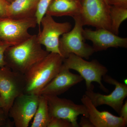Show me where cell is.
<instances>
[{
    "label": "cell",
    "instance_id": "1",
    "mask_svg": "<svg viewBox=\"0 0 127 127\" xmlns=\"http://www.w3.org/2000/svg\"><path fill=\"white\" fill-rule=\"evenodd\" d=\"M37 35L7 48L4 53L6 66L12 71L25 74L50 53L42 47Z\"/></svg>",
    "mask_w": 127,
    "mask_h": 127
},
{
    "label": "cell",
    "instance_id": "2",
    "mask_svg": "<svg viewBox=\"0 0 127 127\" xmlns=\"http://www.w3.org/2000/svg\"><path fill=\"white\" fill-rule=\"evenodd\" d=\"M64 59L59 54L50 53L30 68L24 74L26 86L24 93L38 95L59 72Z\"/></svg>",
    "mask_w": 127,
    "mask_h": 127
},
{
    "label": "cell",
    "instance_id": "3",
    "mask_svg": "<svg viewBox=\"0 0 127 127\" xmlns=\"http://www.w3.org/2000/svg\"><path fill=\"white\" fill-rule=\"evenodd\" d=\"M74 27L62 35L59 40V49L61 56L66 58L70 54L88 59L95 52L92 46L85 42L83 34V27L80 15L73 17Z\"/></svg>",
    "mask_w": 127,
    "mask_h": 127
},
{
    "label": "cell",
    "instance_id": "4",
    "mask_svg": "<svg viewBox=\"0 0 127 127\" xmlns=\"http://www.w3.org/2000/svg\"><path fill=\"white\" fill-rule=\"evenodd\" d=\"M63 64L70 70L77 71L86 82L87 91L93 90V82H96L100 85V88L108 93V90L102 82L103 77L106 75L108 69L97 60L88 61L82 58L71 54L67 58H64Z\"/></svg>",
    "mask_w": 127,
    "mask_h": 127
},
{
    "label": "cell",
    "instance_id": "5",
    "mask_svg": "<svg viewBox=\"0 0 127 127\" xmlns=\"http://www.w3.org/2000/svg\"><path fill=\"white\" fill-rule=\"evenodd\" d=\"M37 25L36 18L15 19L0 17V43L11 46L21 43L32 36L28 30Z\"/></svg>",
    "mask_w": 127,
    "mask_h": 127
},
{
    "label": "cell",
    "instance_id": "6",
    "mask_svg": "<svg viewBox=\"0 0 127 127\" xmlns=\"http://www.w3.org/2000/svg\"><path fill=\"white\" fill-rule=\"evenodd\" d=\"M26 82L24 74L12 71L6 66L0 67V95L3 110L8 116L14 100L24 93Z\"/></svg>",
    "mask_w": 127,
    "mask_h": 127
},
{
    "label": "cell",
    "instance_id": "7",
    "mask_svg": "<svg viewBox=\"0 0 127 127\" xmlns=\"http://www.w3.org/2000/svg\"><path fill=\"white\" fill-rule=\"evenodd\" d=\"M81 3L82 9L80 16L83 26L111 31V6L106 0H82Z\"/></svg>",
    "mask_w": 127,
    "mask_h": 127
},
{
    "label": "cell",
    "instance_id": "8",
    "mask_svg": "<svg viewBox=\"0 0 127 127\" xmlns=\"http://www.w3.org/2000/svg\"><path fill=\"white\" fill-rule=\"evenodd\" d=\"M42 27L37 35L39 43L44 46L49 53L61 55L59 49V40L62 35L72 29V25L68 22L59 23L53 17L46 14L41 21Z\"/></svg>",
    "mask_w": 127,
    "mask_h": 127
},
{
    "label": "cell",
    "instance_id": "9",
    "mask_svg": "<svg viewBox=\"0 0 127 127\" xmlns=\"http://www.w3.org/2000/svg\"><path fill=\"white\" fill-rule=\"evenodd\" d=\"M47 100L51 117L59 118L70 121L73 127H79L77 122L79 115L88 117V112L84 104H77L71 100L61 98L58 96L43 95Z\"/></svg>",
    "mask_w": 127,
    "mask_h": 127
},
{
    "label": "cell",
    "instance_id": "10",
    "mask_svg": "<svg viewBox=\"0 0 127 127\" xmlns=\"http://www.w3.org/2000/svg\"><path fill=\"white\" fill-rule=\"evenodd\" d=\"M39 95L23 93L14 100L8 116L13 119L16 127H28L38 107Z\"/></svg>",
    "mask_w": 127,
    "mask_h": 127
},
{
    "label": "cell",
    "instance_id": "11",
    "mask_svg": "<svg viewBox=\"0 0 127 127\" xmlns=\"http://www.w3.org/2000/svg\"><path fill=\"white\" fill-rule=\"evenodd\" d=\"M102 78L105 82L115 86V89L110 94L103 95L92 90L87 91L85 94L96 107L105 104L111 107L119 114L124 101L127 96V85L120 82L108 75H105Z\"/></svg>",
    "mask_w": 127,
    "mask_h": 127
},
{
    "label": "cell",
    "instance_id": "12",
    "mask_svg": "<svg viewBox=\"0 0 127 127\" xmlns=\"http://www.w3.org/2000/svg\"><path fill=\"white\" fill-rule=\"evenodd\" d=\"M83 36L85 40L92 42L95 52L106 50L108 48H127V38L119 36L111 31L104 28L83 30Z\"/></svg>",
    "mask_w": 127,
    "mask_h": 127
},
{
    "label": "cell",
    "instance_id": "13",
    "mask_svg": "<svg viewBox=\"0 0 127 127\" xmlns=\"http://www.w3.org/2000/svg\"><path fill=\"white\" fill-rule=\"evenodd\" d=\"M84 80L80 75L71 72L63 64L59 72L38 94V95L58 96Z\"/></svg>",
    "mask_w": 127,
    "mask_h": 127
},
{
    "label": "cell",
    "instance_id": "14",
    "mask_svg": "<svg viewBox=\"0 0 127 127\" xmlns=\"http://www.w3.org/2000/svg\"><path fill=\"white\" fill-rule=\"evenodd\" d=\"M87 108L88 118L95 127H125L127 122L122 118L112 114L108 111H100L93 104L86 94L81 99Z\"/></svg>",
    "mask_w": 127,
    "mask_h": 127
},
{
    "label": "cell",
    "instance_id": "15",
    "mask_svg": "<svg viewBox=\"0 0 127 127\" xmlns=\"http://www.w3.org/2000/svg\"><path fill=\"white\" fill-rule=\"evenodd\" d=\"M39 0H15L8 5L7 17L15 19L36 18Z\"/></svg>",
    "mask_w": 127,
    "mask_h": 127
},
{
    "label": "cell",
    "instance_id": "16",
    "mask_svg": "<svg viewBox=\"0 0 127 127\" xmlns=\"http://www.w3.org/2000/svg\"><path fill=\"white\" fill-rule=\"evenodd\" d=\"M82 9L81 3L77 0H53L46 14L52 17L68 16L73 18L80 15Z\"/></svg>",
    "mask_w": 127,
    "mask_h": 127
},
{
    "label": "cell",
    "instance_id": "17",
    "mask_svg": "<svg viewBox=\"0 0 127 127\" xmlns=\"http://www.w3.org/2000/svg\"><path fill=\"white\" fill-rule=\"evenodd\" d=\"M50 119L47 100L43 95H39L38 107L31 127H47Z\"/></svg>",
    "mask_w": 127,
    "mask_h": 127
},
{
    "label": "cell",
    "instance_id": "18",
    "mask_svg": "<svg viewBox=\"0 0 127 127\" xmlns=\"http://www.w3.org/2000/svg\"><path fill=\"white\" fill-rule=\"evenodd\" d=\"M109 16L111 32L118 35L120 25L127 18V7L111 6Z\"/></svg>",
    "mask_w": 127,
    "mask_h": 127
},
{
    "label": "cell",
    "instance_id": "19",
    "mask_svg": "<svg viewBox=\"0 0 127 127\" xmlns=\"http://www.w3.org/2000/svg\"><path fill=\"white\" fill-rule=\"evenodd\" d=\"M52 0H39L35 15L37 25L39 26V27H40L41 25V20L45 15L48 7Z\"/></svg>",
    "mask_w": 127,
    "mask_h": 127
},
{
    "label": "cell",
    "instance_id": "20",
    "mask_svg": "<svg viewBox=\"0 0 127 127\" xmlns=\"http://www.w3.org/2000/svg\"><path fill=\"white\" fill-rule=\"evenodd\" d=\"M47 127H73L68 120L59 118L51 117Z\"/></svg>",
    "mask_w": 127,
    "mask_h": 127
},
{
    "label": "cell",
    "instance_id": "21",
    "mask_svg": "<svg viewBox=\"0 0 127 127\" xmlns=\"http://www.w3.org/2000/svg\"><path fill=\"white\" fill-rule=\"evenodd\" d=\"M14 123L9 119V117L3 113L0 112V127H12L14 126Z\"/></svg>",
    "mask_w": 127,
    "mask_h": 127
},
{
    "label": "cell",
    "instance_id": "22",
    "mask_svg": "<svg viewBox=\"0 0 127 127\" xmlns=\"http://www.w3.org/2000/svg\"><path fill=\"white\" fill-rule=\"evenodd\" d=\"M10 46L7 44L0 43V67L6 65L4 60V53L7 48Z\"/></svg>",
    "mask_w": 127,
    "mask_h": 127
},
{
    "label": "cell",
    "instance_id": "23",
    "mask_svg": "<svg viewBox=\"0 0 127 127\" xmlns=\"http://www.w3.org/2000/svg\"><path fill=\"white\" fill-rule=\"evenodd\" d=\"M9 3L5 0H0V17H7V7Z\"/></svg>",
    "mask_w": 127,
    "mask_h": 127
},
{
    "label": "cell",
    "instance_id": "24",
    "mask_svg": "<svg viewBox=\"0 0 127 127\" xmlns=\"http://www.w3.org/2000/svg\"><path fill=\"white\" fill-rule=\"evenodd\" d=\"M110 6L127 7V0H106Z\"/></svg>",
    "mask_w": 127,
    "mask_h": 127
},
{
    "label": "cell",
    "instance_id": "25",
    "mask_svg": "<svg viewBox=\"0 0 127 127\" xmlns=\"http://www.w3.org/2000/svg\"><path fill=\"white\" fill-rule=\"evenodd\" d=\"M79 124V127H95L92 123L88 118L83 116Z\"/></svg>",
    "mask_w": 127,
    "mask_h": 127
},
{
    "label": "cell",
    "instance_id": "26",
    "mask_svg": "<svg viewBox=\"0 0 127 127\" xmlns=\"http://www.w3.org/2000/svg\"><path fill=\"white\" fill-rule=\"evenodd\" d=\"M119 114H120V117L122 118L127 122V100L125 101L124 103H123L120 112Z\"/></svg>",
    "mask_w": 127,
    "mask_h": 127
},
{
    "label": "cell",
    "instance_id": "27",
    "mask_svg": "<svg viewBox=\"0 0 127 127\" xmlns=\"http://www.w3.org/2000/svg\"><path fill=\"white\" fill-rule=\"evenodd\" d=\"M0 112L3 113H4V110H3V103H2V98H1L0 95Z\"/></svg>",
    "mask_w": 127,
    "mask_h": 127
},
{
    "label": "cell",
    "instance_id": "28",
    "mask_svg": "<svg viewBox=\"0 0 127 127\" xmlns=\"http://www.w3.org/2000/svg\"><path fill=\"white\" fill-rule=\"evenodd\" d=\"M5 0L6 1H7V2L10 4V3H11V2L14 1L15 0Z\"/></svg>",
    "mask_w": 127,
    "mask_h": 127
},
{
    "label": "cell",
    "instance_id": "29",
    "mask_svg": "<svg viewBox=\"0 0 127 127\" xmlns=\"http://www.w3.org/2000/svg\"><path fill=\"white\" fill-rule=\"evenodd\" d=\"M124 84H126L127 85V79H125V80H124Z\"/></svg>",
    "mask_w": 127,
    "mask_h": 127
},
{
    "label": "cell",
    "instance_id": "30",
    "mask_svg": "<svg viewBox=\"0 0 127 127\" xmlns=\"http://www.w3.org/2000/svg\"><path fill=\"white\" fill-rule=\"evenodd\" d=\"M77 0L78 1H79L80 2H81V1H82V0Z\"/></svg>",
    "mask_w": 127,
    "mask_h": 127
}]
</instances>
